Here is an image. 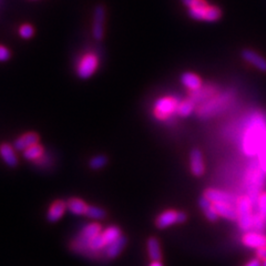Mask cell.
I'll use <instances>...</instances> for the list:
<instances>
[{
	"label": "cell",
	"mask_w": 266,
	"mask_h": 266,
	"mask_svg": "<svg viewBox=\"0 0 266 266\" xmlns=\"http://www.w3.org/2000/svg\"><path fill=\"white\" fill-rule=\"evenodd\" d=\"M256 257L262 260V262L263 260H266V246L256 249Z\"/></svg>",
	"instance_id": "cell-33"
},
{
	"label": "cell",
	"mask_w": 266,
	"mask_h": 266,
	"mask_svg": "<svg viewBox=\"0 0 266 266\" xmlns=\"http://www.w3.org/2000/svg\"><path fill=\"white\" fill-rule=\"evenodd\" d=\"M43 152H45V150H43L42 146L39 143H37L24 151V157L29 161H38L43 155Z\"/></svg>",
	"instance_id": "cell-22"
},
{
	"label": "cell",
	"mask_w": 266,
	"mask_h": 266,
	"mask_svg": "<svg viewBox=\"0 0 266 266\" xmlns=\"http://www.w3.org/2000/svg\"><path fill=\"white\" fill-rule=\"evenodd\" d=\"M148 253L152 260H160L162 253L160 248V244L155 237H151L148 241Z\"/></svg>",
	"instance_id": "cell-23"
},
{
	"label": "cell",
	"mask_w": 266,
	"mask_h": 266,
	"mask_svg": "<svg viewBox=\"0 0 266 266\" xmlns=\"http://www.w3.org/2000/svg\"><path fill=\"white\" fill-rule=\"evenodd\" d=\"M262 266H266V260H263V262H262Z\"/></svg>",
	"instance_id": "cell-36"
},
{
	"label": "cell",
	"mask_w": 266,
	"mask_h": 266,
	"mask_svg": "<svg viewBox=\"0 0 266 266\" xmlns=\"http://www.w3.org/2000/svg\"><path fill=\"white\" fill-rule=\"evenodd\" d=\"M181 82L190 91H195L202 86V80L199 75L192 72H184L181 75Z\"/></svg>",
	"instance_id": "cell-20"
},
{
	"label": "cell",
	"mask_w": 266,
	"mask_h": 266,
	"mask_svg": "<svg viewBox=\"0 0 266 266\" xmlns=\"http://www.w3.org/2000/svg\"><path fill=\"white\" fill-rule=\"evenodd\" d=\"M190 167L192 174L195 176H201L204 174L205 165L203 161L202 152L199 149H193L190 153Z\"/></svg>",
	"instance_id": "cell-13"
},
{
	"label": "cell",
	"mask_w": 266,
	"mask_h": 266,
	"mask_svg": "<svg viewBox=\"0 0 266 266\" xmlns=\"http://www.w3.org/2000/svg\"><path fill=\"white\" fill-rule=\"evenodd\" d=\"M189 16L194 20L213 23V21H218L222 17V12L219 7L209 6L208 5L205 7L190 8Z\"/></svg>",
	"instance_id": "cell-5"
},
{
	"label": "cell",
	"mask_w": 266,
	"mask_h": 266,
	"mask_svg": "<svg viewBox=\"0 0 266 266\" xmlns=\"http://www.w3.org/2000/svg\"><path fill=\"white\" fill-rule=\"evenodd\" d=\"M231 99L232 96L229 92H226V94L223 95H215L208 101L202 103V106L198 109V116L201 119H206L218 115L224 108H226Z\"/></svg>",
	"instance_id": "cell-2"
},
{
	"label": "cell",
	"mask_w": 266,
	"mask_h": 266,
	"mask_svg": "<svg viewBox=\"0 0 266 266\" xmlns=\"http://www.w3.org/2000/svg\"><path fill=\"white\" fill-rule=\"evenodd\" d=\"M188 216L184 212H178V211H164L163 213H161L157 216L155 220V225L159 229H165V227L173 225L175 223H184L187 221Z\"/></svg>",
	"instance_id": "cell-7"
},
{
	"label": "cell",
	"mask_w": 266,
	"mask_h": 266,
	"mask_svg": "<svg viewBox=\"0 0 266 266\" xmlns=\"http://www.w3.org/2000/svg\"><path fill=\"white\" fill-rule=\"evenodd\" d=\"M213 204L219 216H222V218L232 221L237 220L238 218L237 209L234 208V205L233 204H229V203H213Z\"/></svg>",
	"instance_id": "cell-18"
},
{
	"label": "cell",
	"mask_w": 266,
	"mask_h": 266,
	"mask_svg": "<svg viewBox=\"0 0 266 266\" xmlns=\"http://www.w3.org/2000/svg\"><path fill=\"white\" fill-rule=\"evenodd\" d=\"M67 209L68 208L66 202H63L61 200L55 201L48 211L47 219L49 220V222H57L62 218V215L64 214V212H66Z\"/></svg>",
	"instance_id": "cell-17"
},
{
	"label": "cell",
	"mask_w": 266,
	"mask_h": 266,
	"mask_svg": "<svg viewBox=\"0 0 266 266\" xmlns=\"http://www.w3.org/2000/svg\"><path fill=\"white\" fill-rule=\"evenodd\" d=\"M184 6L190 8H200V7H205L208 6L206 0H182Z\"/></svg>",
	"instance_id": "cell-30"
},
{
	"label": "cell",
	"mask_w": 266,
	"mask_h": 266,
	"mask_svg": "<svg viewBox=\"0 0 266 266\" xmlns=\"http://www.w3.org/2000/svg\"><path fill=\"white\" fill-rule=\"evenodd\" d=\"M9 58H10V51L5 46L0 45V62L7 61L9 60Z\"/></svg>",
	"instance_id": "cell-32"
},
{
	"label": "cell",
	"mask_w": 266,
	"mask_h": 266,
	"mask_svg": "<svg viewBox=\"0 0 266 266\" xmlns=\"http://www.w3.org/2000/svg\"><path fill=\"white\" fill-rule=\"evenodd\" d=\"M39 142V135L36 132H27L23 135H20L19 138L15 140L14 148L16 151H25L29 148V146L37 144Z\"/></svg>",
	"instance_id": "cell-14"
},
{
	"label": "cell",
	"mask_w": 266,
	"mask_h": 266,
	"mask_svg": "<svg viewBox=\"0 0 266 266\" xmlns=\"http://www.w3.org/2000/svg\"><path fill=\"white\" fill-rule=\"evenodd\" d=\"M257 155H258V163H259L260 169L266 173V142L258 151Z\"/></svg>",
	"instance_id": "cell-31"
},
{
	"label": "cell",
	"mask_w": 266,
	"mask_h": 266,
	"mask_svg": "<svg viewBox=\"0 0 266 266\" xmlns=\"http://www.w3.org/2000/svg\"><path fill=\"white\" fill-rule=\"evenodd\" d=\"M34 34H35V29L31 25L25 24L20 26L19 35L21 38H24V39H30V38L34 36Z\"/></svg>",
	"instance_id": "cell-29"
},
{
	"label": "cell",
	"mask_w": 266,
	"mask_h": 266,
	"mask_svg": "<svg viewBox=\"0 0 266 266\" xmlns=\"http://www.w3.org/2000/svg\"><path fill=\"white\" fill-rule=\"evenodd\" d=\"M266 142V127L262 119H256L249 127L244 141V150L247 155L258 154Z\"/></svg>",
	"instance_id": "cell-1"
},
{
	"label": "cell",
	"mask_w": 266,
	"mask_h": 266,
	"mask_svg": "<svg viewBox=\"0 0 266 266\" xmlns=\"http://www.w3.org/2000/svg\"><path fill=\"white\" fill-rule=\"evenodd\" d=\"M86 216L94 219V220H102L106 218V211L102 210L100 208H97V206H88V210H86Z\"/></svg>",
	"instance_id": "cell-26"
},
{
	"label": "cell",
	"mask_w": 266,
	"mask_h": 266,
	"mask_svg": "<svg viewBox=\"0 0 266 266\" xmlns=\"http://www.w3.org/2000/svg\"><path fill=\"white\" fill-rule=\"evenodd\" d=\"M179 101L174 97H163L157 99L153 107V116L157 120L166 121L176 113Z\"/></svg>",
	"instance_id": "cell-4"
},
{
	"label": "cell",
	"mask_w": 266,
	"mask_h": 266,
	"mask_svg": "<svg viewBox=\"0 0 266 266\" xmlns=\"http://www.w3.org/2000/svg\"><path fill=\"white\" fill-rule=\"evenodd\" d=\"M108 163V159L105 155H96L90 160V167L92 170H100Z\"/></svg>",
	"instance_id": "cell-27"
},
{
	"label": "cell",
	"mask_w": 266,
	"mask_h": 266,
	"mask_svg": "<svg viewBox=\"0 0 266 266\" xmlns=\"http://www.w3.org/2000/svg\"><path fill=\"white\" fill-rule=\"evenodd\" d=\"M150 266H163V265H162L160 260H153V262L150 264Z\"/></svg>",
	"instance_id": "cell-35"
},
{
	"label": "cell",
	"mask_w": 266,
	"mask_h": 266,
	"mask_svg": "<svg viewBox=\"0 0 266 266\" xmlns=\"http://www.w3.org/2000/svg\"><path fill=\"white\" fill-rule=\"evenodd\" d=\"M242 242L249 248H262L266 246V235L262 232H246L242 237Z\"/></svg>",
	"instance_id": "cell-12"
},
{
	"label": "cell",
	"mask_w": 266,
	"mask_h": 266,
	"mask_svg": "<svg viewBox=\"0 0 266 266\" xmlns=\"http://www.w3.org/2000/svg\"><path fill=\"white\" fill-rule=\"evenodd\" d=\"M245 266H262V262H260V259L258 258H254L252 260H249Z\"/></svg>",
	"instance_id": "cell-34"
},
{
	"label": "cell",
	"mask_w": 266,
	"mask_h": 266,
	"mask_svg": "<svg viewBox=\"0 0 266 266\" xmlns=\"http://www.w3.org/2000/svg\"><path fill=\"white\" fill-rule=\"evenodd\" d=\"M99 67V58L95 53H86L80 59L77 66V74L81 79H88Z\"/></svg>",
	"instance_id": "cell-6"
},
{
	"label": "cell",
	"mask_w": 266,
	"mask_h": 266,
	"mask_svg": "<svg viewBox=\"0 0 266 266\" xmlns=\"http://www.w3.org/2000/svg\"><path fill=\"white\" fill-rule=\"evenodd\" d=\"M216 92H218V88H216L215 85L208 84L205 86H201L200 89L195 91H191V94L189 96V99L194 102L195 105H198V103H203L211 99L212 97L216 95Z\"/></svg>",
	"instance_id": "cell-9"
},
{
	"label": "cell",
	"mask_w": 266,
	"mask_h": 266,
	"mask_svg": "<svg viewBox=\"0 0 266 266\" xmlns=\"http://www.w3.org/2000/svg\"><path fill=\"white\" fill-rule=\"evenodd\" d=\"M204 197L208 198L212 203H229V204H236L237 199L233 197L232 194L227 193L225 191L216 189H208L204 192Z\"/></svg>",
	"instance_id": "cell-10"
},
{
	"label": "cell",
	"mask_w": 266,
	"mask_h": 266,
	"mask_svg": "<svg viewBox=\"0 0 266 266\" xmlns=\"http://www.w3.org/2000/svg\"><path fill=\"white\" fill-rule=\"evenodd\" d=\"M88 206L85 202H83L82 200L77 199V198H72L70 199L67 202V208L68 210L71 212L73 214L77 215H85L86 210H88Z\"/></svg>",
	"instance_id": "cell-21"
},
{
	"label": "cell",
	"mask_w": 266,
	"mask_h": 266,
	"mask_svg": "<svg viewBox=\"0 0 266 266\" xmlns=\"http://www.w3.org/2000/svg\"><path fill=\"white\" fill-rule=\"evenodd\" d=\"M254 203L249 197H241L236 201V209L238 213V225L245 232L253 230V219H254Z\"/></svg>",
	"instance_id": "cell-3"
},
{
	"label": "cell",
	"mask_w": 266,
	"mask_h": 266,
	"mask_svg": "<svg viewBox=\"0 0 266 266\" xmlns=\"http://www.w3.org/2000/svg\"><path fill=\"white\" fill-rule=\"evenodd\" d=\"M195 103L190 99L186 101H181L176 108V115L180 117H189L194 111Z\"/></svg>",
	"instance_id": "cell-25"
},
{
	"label": "cell",
	"mask_w": 266,
	"mask_h": 266,
	"mask_svg": "<svg viewBox=\"0 0 266 266\" xmlns=\"http://www.w3.org/2000/svg\"><path fill=\"white\" fill-rule=\"evenodd\" d=\"M0 156L10 167H15L18 164V157L16 155V149L14 145H10L8 143L0 144Z\"/></svg>",
	"instance_id": "cell-15"
},
{
	"label": "cell",
	"mask_w": 266,
	"mask_h": 266,
	"mask_svg": "<svg viewBox=\"0 0 266 266\" xmlns=\"http://www.w3.org/2000/svg\"><path fill=\"white\" fill-rule=\"evenodd\" d=\"M126 244H127V238L124 236H120L117 241L106 245V247L103 248V256H106L108 258L117 257L118 255L122 252V249L124 248V246H126Z\"/></svg>",
	"instance_id": "cell-16"
},
{
	"label": "cell",
	"mask_w": 266,
	"mask_h": 266,
	"mask_svg": "<svg viewBox=\"0 0 266 266\" xmlns=\"http://www.w3.org/2000/svg\"><path fill=\"white\" fill-rule=\"evenodd\" d=\"M199 205L201 210L203 211V213L205 214L206 218H208V220H210L211 222H214L219 219V214L214 208V204L212 203L208 198H205L204 195L199 200Z\"/></svg>",
	"instance_id": "cell-19"
},
{
	"label": "cell",
	"mask_w": 266,
	"mask_h": 266,
	"mask_svg": "<svg viewBox=\"0 0 266 266\" xmlns=\"http://www.w3.org/2000/svg\"><path fill=\"white\" fill-rule=\"evenodd\" d=\"M256 208L257 213L266 221V192H262L259 194L256 202Z\"/></svg>",
	"instance_id": "cell-28"
},
{
	"label": "cell",
	"mask_w": 266,
	"mask_h": 266,
	"mask_svg": "<svg viewBox=\"0 0 266 266\" xmlns=\"http://www.w3.org/2000/svg\"><path fill=\"white\" fill-rule=\"evenodd\" d=\"M105 21H106V9L101 5L97 6L94 14V23H92V35L96 40L100 41L105 36Z\"/></svg>",
	"instance_id": "cell-8"
},
{
	"label": "cell",
	"mask_w": 266,
	"mask_h": 266,
	"mask_svg": "<svg viewBox=\"0 0 266 266\" xmlns=\"http://www.w3.org/2000/svg\"><path fill=\"white\" fill-rule=\"evenodd\" d=\"M120 236H122V234H121L120 229H119L118 226H110V227H108L107 230L102 231V237L106 242V245L117 241Z\"/></svg>",
	"instance_id": "cell-24"
},
{
	"label": "cell",
	"mask_w": 266,
	"mask_h": 266,
	"mask_svg": "<svg viewBox=\"0 0 266 266\" xmlns=\"http://www.w3.org/2000/svg\"><path fill=\"white\" fill-rule=\"evenodd\" d=\"M241 56L244 60L249 64H252L253 67L259 70V71L266 72V59L260 56L256 51L252 50V49H243Z\"/></svg>",
	"instance_id": "cell-11"
}]
</instances>
